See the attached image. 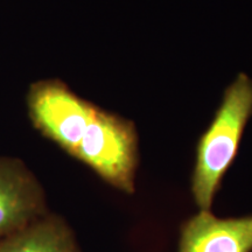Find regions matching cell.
Listing matches in <instances>:
<instances>
[{
	"mask_svg": "<svg viewBox=\"0 0 252 252\" xmlns=\"http://www.w3.org/2000/svg\"><path fill=\"white\" fill-rule=\"evenodd\" d=\"M252 117V78L241 72L223 94L222 100L196 146L191 194L200 210H210Z\"/></svg>",
	"mask_w": 252,
	"mask_h": 252,
	"instance_id": "6da1fadb",
	"label": "cell"
},
{
	"mask_svg": "<svg viewBox=\"0 0 252 252\" xmlns=\"http://www.w3.org/2000/svg\"><path fill=\"white\" fill-rule=\"evenodd\" d=\"M74 157L110 186L134 193L139 152L133 122L96 106Z\"/></svg>",
	"mask_w": 252,
	"mask_h": 252,
	"instance_id": "7a4b0ae2",
	"label": "cell"
},
{
	"mask_svg": "<svg viewBox=\"0 0 252 252\" xmlns=\"http://www.w3.org/2000/svg\"><path fill=\"white\" fill-rule=\"evenodd\" d=\"M27 102L37 130L74 157L96 106L55 80L33 84Z\"/></svg>",
	"mask_w": 252,
	"mask_h": 252,
	"instance_id": "3957f363",
	"label": "cell"
},
{
	"mask_svg": "<svg viewBox=\"0 0 252 252\" xmlns=\"http://www.w3.org/2000/svg\"><path fill=\"white\" fill-rule=\"evenodd\" d=\"M43 207L42 190L26 167L15 160L0 159V236L31 224Z\"/></svg>",
	"mask_w": 252,
	"mask_h": 252,
	"instance_id": "277c9868",
	"label": "cell"
},
{
	"mask_svg": "<svg viewBox=\"0 0 252 252\" xmlns=\"http://www.w3.org/2000/svg\"><path fill=\"white\" fill-rule=\"evenodd\" d=\"M179 252H252V215L220 219L200 210L182 225Z\"/></svg>",
	"mask_w": 252,
	"mask_h": 252,
	"instance_id": "5b68a950",
	"label": "cell"
},
{
	"mask_svg": "<svg viewBox=\"0 0 252 252\" xmlns=\"http://www.w3.org/2000/svg\"><path fill=\"white\" fill-rule=\"evenodd\" d=\"M0 252H80L67 225L58 217L35 220L0 241Z\"/></svg>",
	"mask_w": 252,
	"mask_h": 252,
	"instance_id": "8992f818",
	"label": "cell"
}]
</instances>
